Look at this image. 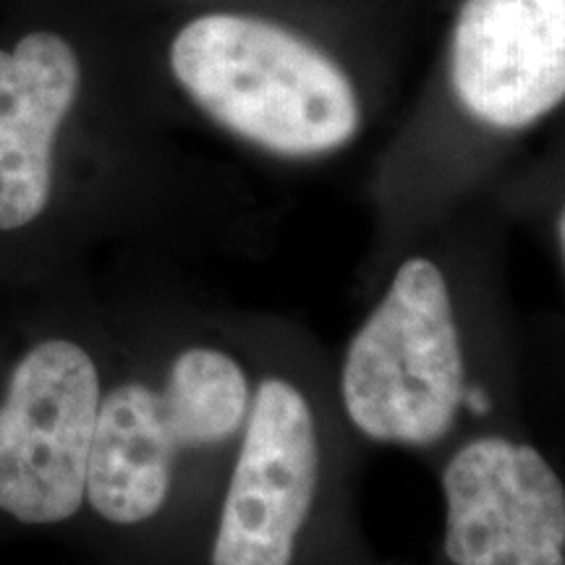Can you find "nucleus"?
Segmentation results:
<instances>
[{
	"label": "nucleus",
	"mask_w": 565,
	"mask_h": 565,
	"mask_svg": "<svg viewBox=\"0 0 565 565\" xmlns=\"http://www.w3.org/2000/svg\"><path fill=\"white\" fill-rule=\"evenodd\" d=\"M463 406L469 408V412H475V414H487V412H490V395H487V391H482V387L466 385Z\"/></svg>",
	"instance_id": "10"
},
{
	"label": "nucleus",
	"mask_w": 565,
	"mask_h": 565,
	"mask_svg": "<svg viewBox=\"0 0 565 565\" xmlns=\"http://www.w3.org/2000/svg\"><path fill=\"white\" fill-rule=\"evenodd\" d=\"M100 401V374L76 343L45 341L21 359L0 406V511L24 524L79 511Z\"/></svg>",
	"instance_id": "3"
},
{
	"label": "nucleus",
	"mask_w": 565,
	"mask_h": 565,
	"mask_svg": "<svg viewBox=\"0 0 565 565\" xmlns=\"http://www.w3.org/2000/svg\"><path fill=\"white\" fill-rule=\"evenodd\" d=\"M171 68L212 121L282 158L341 150L362 124L345 71L265 19L210 13L189 21L171 45Z\"/></svg>",
	"instance_id": "1"
},
{
	"label": "nucleus",
	"mask_w": 565,
	"mask_h": 565,
	"mask_svg": "<svg viewBox=\"0 0 565 565\" xmlns=\"http://www.w3.org/2000/svg\"><path fill=\"white\" fill-rule=\"evenodd\" d=\"M181 445L160 391L113 387L100 401L87 463V500L113 524H139L166 503Z\"/></svg>",
	"instance_id": "8"
},
{
	"label": "nucleus",
	"mask_w": 565,
	"mask_h": 565,
	"mask_svg": "<svg viewBox=\"0 0 565 565\" xmlns=\"http://www.w3.org/2000/svg\"><path fill=\"white\" fill-rule=\"evenodd\" d=\"M450 82L461 108L490 129L545 118L565 100V0H463Z\"/></svg>",
	"instance_id": "6"
},
{
	"label": "nucleus",
	"mask_w": 565,
	"mask_h": 565,
	"mask_svg": "<svg viewBox=\"0 0 565 565\" xmlns=\"http://www.w3.org/2000/svg\"><path fill=\"white\" fill-rule=\"evenodd\" d=\"M456 565H565V482L534 445L479 437L443 471Z\"/></svg>",
	"instance_id": "5"
},
{
	"label": "nucleus",
	"mask_w": 565,
	"mask_h": 565,
	"mask_svg": "<svg viewBox=\"0 0 565 565\" xmlns=\"http://www.w3.org/2000/svg\"><path fill=\"white\" fill-rule=\"evenodd\" d=\"M160 398L181 450L212 448L244 429L252 387L236 359L196 345L175 356Z\"/></svg>",
	"instance_id": "9"
},
{
	"label": "nucleus",
	"mask_w": 565,
	"mask_h": 565,
	"mask_svg": "<svg viewBox=\"0 0 565 565\" xmlns=\"http://www.w3.org/2000/svg\"><path fill=\"white\" fill-rule=\"evenodd\" d=\"M317 479L320 440L312 406L288 380H265L244 422L212 565H291Z\"/></svg>",
	"instance_id": "4"
},
{
	"label": "nucleus",
	"mask_w": 565,
	"mask_h": 565,
	"mask_svg": "<svg viewBox=\"0 0 565 565\" xmlns=\"http://www.w3.org/2000/svg\"><path fill=\"white\" fill-rule=\"evenodd\" d=\"M341 393L353 427L374 443L429 448L463 406V345L440 267L412 257L351 338Z\"/></svg>",
	"instance_id": "2"
},
{
	"label": "nucleus",
	"mask_w": 565,
	"mask_h": 565,
	"mask_svg": "<svg viewBox=\"0 0 565 565\" xmlns=\"http://www.w3.org/2000/svg\"><path fill=\"white\" fill-rule=\"evenodd\" d=\"M79 87V58L58 34L32 32L0 51V231L47 207L55 137Z\"/></svg>",
	"instance_id": "7"
},
{
	"label": "nucleus",
	"mask_w": 565,
	"mask_h": 565,
	"mask_svg": "<svg viewBox=\"0 0 565 565\" xmlns=\"http://www.w3.org/2000/svg\"><path fill=\"white\" fill-rule=\"evenodd\" d=\"M557 242H561L563 267H565V207H563V212H561V221H557Z\"/></svg>",
	"instance_id": "11"
}]
</instances>
